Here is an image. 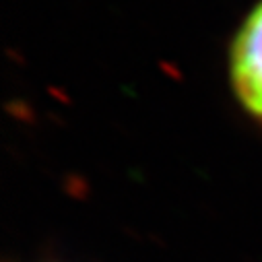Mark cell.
Listing matches in <instances>:
<instances>
[{"label": "cell", "mask_w": 262, "mask_h": 262, "mask_svg": "<svg viewBox=\"0 0 262 262\" xmlns=\"http://www.w3.org/2000/svg\"><path fill=\"white\" fill-rule=\"evenodd\" d=\"M231 83L242 105L262 120V0L235 33L231 46Z\"/></svg>", "instance_id": "obj_1"}]
</instances>
